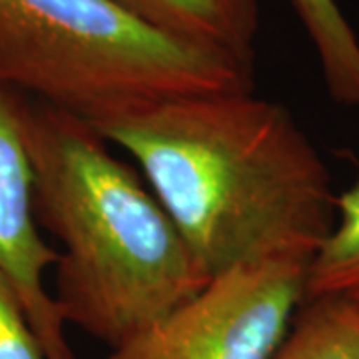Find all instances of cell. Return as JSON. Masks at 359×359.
Instances as JSON below:
<instances>
[{
  "label": "cell",
  "instance_id": "1",
  "mask_svg": "<svg viewBox=\"0 0 359 359\" xmlns=\"http://www.w3.org/2000/svg\"><path fill=\"white\" fill-rule=\"evenodd\" d=\"M126 150L210 278L311 264L334 226L323 158L292 112L252 90L180 96L92 126Z\"/></svg>",
  "mask_w": 359,
  "mask_h": 359
},
{
  "label": "cell",
  "instance_id": "2",
  "mask_svg": "<svg viewBox=\"0 0 359 359\" xmlns=\"http://www.w3.org/2000/svg\"><path fill=\"white\" fill-rule=\"evenodd\" d=\"M39 228L65 323L116 347L210 283L164 205L88 122L20 94Z\"/></svg>",
  "mask_w": 359,
  "mask_h": 359
},
{
  "label": "cell",
  "instance_id": "3",
  "mask_svg": "<svg viewBox=\"0 0 359 359\" xmlns=\"http://www.w3.org/2000/svg\"><path fill=\"white\" fill-rule=\"evenodd\" d=\"M0 86L96 126L254 82L250 66L170 39L112 0H0Z\"/></svg>",
  "mask_w": 359,
  "mask_h": 359
},
{
  "label": "cell",
  "instance_id": "4",
  "mask_svg": "<svg viewBox=\"0 0 359 359\" xmlns=\"http://www.w3.org/2000/svg\"><path fill=\"white\" fill-rule=\"evenodd\" d=\"M309 266L268 259L224 271L108 359H269L306 302Z\"/></svg>",
  "mask_w": 359,
  "mask_h": 359
},
{
  "label": "cell",
  "instance_id": "5",
  "mask_svg": "<svg viewBox=\"0 0 359 359\" xmlns=\"http://www.w3.org/2000/svg\"><path fill=\"white\" fill-rule=\"evenodd\" d=\"M58 252L40 233L20 94L0 86V269L11 280L48 359H74L66 323L46 287Z\"/></svg>",
  "mask_w": 359,
  "mask_h": 359
},
{
  "label": "cell",
  "instance_id": "6",
  "mask_svg": "<svg viewBox=\"0 0 359 359\" xmlns=\"http://www.w3.org/2000/svg\"><path fill=\"white\" fill-rule=\"evenodd\" d=\"M158 32L202 50L254 65L259 0H112Z\"/></svg>",
  "mask_w": 359,
  "mask_h": 359
},
{
  "label": "cell",
  "instance_id": "7",
  "mask_svg": "<svg viewBox=\"0 0 359 359\" xmlns=\"http://www.w3.org/2000/svg\"><path fill=\"white\" fill-rule=\"evenodd\" d=\"M334 102L359 108V39L337 0H290Z\"/></svg>",
  "mask_w": 359,
  "mask_h": 359
},
{
  "label": "cell",
  "instance_id": "8",
  "mask_svg": "<svg viewBox=\"0 0 359 359\" xmlns=\"http://www.w3.org/2000/svg\"><path fill=\"white\" fill-rule=\"evenodd\" d=\"M269 359H359V308L341 297H311Z\"/></svg>",
  "mask_w": 359,
  "mask_h": 359
},
{
  "label": "cell",
  "instance_id": "9",
  "mask_svg": "<svg viewBox=\"0 0 359 359\" xmlns=\"http://www.w3.org/2000/svg\"><path fill=\"white\" fill-rule=\"evenodd\" d=\"M311 297H341L359 308V178L335 198L334 226L309 266Z\"/></svg>",
  "mask_w": 359,
  "mask_h": 359
},
{
  "label": "cell",
  "instance_id": "10",
  "mask_svg": "<svg viewBox=\"0 0 359 359\" xmlns=\"http://www.w3.org/2000/svg\"><path fill=\"white\" fill-rule=\"evenodd\" d=\"M0 359H48L11 280L0 269Z\"/></svg>",
  "mask_w": 359,
  "mask_h": 359
}]
</instances>
